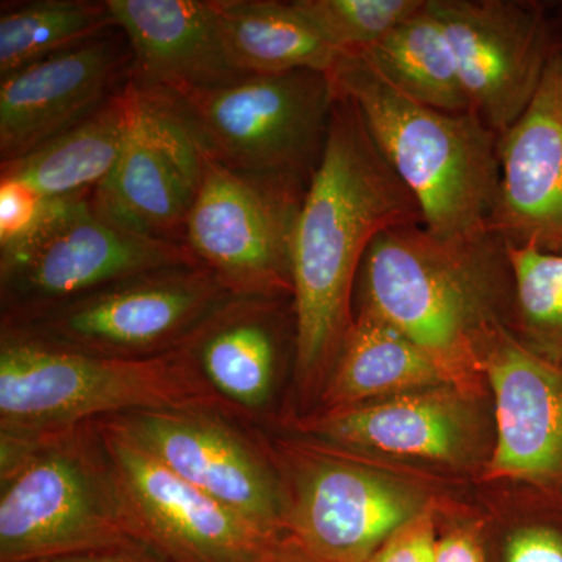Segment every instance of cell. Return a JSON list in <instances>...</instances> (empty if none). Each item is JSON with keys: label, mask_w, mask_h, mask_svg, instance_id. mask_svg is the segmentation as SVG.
Masks as SVG:
<instances>
[{"label": "cell", "mask_w": 562, "mask_h": 562, "mask_svg": "<svg viewBox=\"0 0 562 562\" xmlns=\"http://www.w3.org/2000/svg\"><path fill=\"white\" fill-rule=\"evenodd\" d=\"M324 157L292 238L294 375L308 394L333 371L353 327L361 262L380 233L424 225L419 203L376 147L360 110L335 92Z\"/></svg>", "instance_id": "cell-1"}, {"label": "cell", "mask_w": 562, "mask_h": 562, "mask_svg": "<svg viewBox=\"0 0 562 562\" xmlns=\"http://www.w3.org/2000/svg\"><path fill=\"white\" fill-rule=\"evenodd\" d=\"M513 295L506 243L497 233L446 239L424 225L380 233L358 272L353 314L384 322L409 339L452 386L471 390L483 371L484 339L503 324Z\"/></svg>", "instance_id": "cell-2"}, {"label": "cell", "mask_w": 562, "mask_h": 562, "mask_svg": "<svg viewBox=\"0 0 562 562\" xmlns=\"http://www.w3.org/2000/svg\"><path fill=\"white\" fill-rule=\"evenodd\" d=\"M333 88L360 110L376 147L413 192L439 238L490 231L497 201L498 135L473 111L449 113L402 94L361 55H346Z\"/></svg>", "instance_id": "cell-3"}, {"label": "cell", "mask_w": 562, "mask_h": 562, "mask_svg": "<svg viewBox=\"0 0 562 562\" xmlns=\"http://www.w3.org/2000/svg\"><path fill=\"white\" fill-rule=\"evenodd\" d=\"M0 331V435H50L136 412L205 408L247 419L214 392L184 347L132 360Z\"/></svg>", "instance_id": "cell-4"}, {"label": "cell", "mask_w": 562, "mask_h": 562, "mask_svg": "<svg viewBox=\"0 0 562 562\" xmlns=\"http://www.w3.org/2000/svg\"><path fill=\"white\" fill-rule=\"evenodd\" d=\"M139 92L222 168L302 195L324 157L336 101L331 77L314 70Z\"/></svg>", "instance_id": "cell-5"}, {"label": "cell", "mask_w": 562, "mask_h": 562, "mask_svg": "<svg viewBox=\"0 0 562 562\" xmlns=\"http://www.w3.org/2000/svg\"><path fill=\"white\" fill-rule=\"evenodd\" d=\"M136 542L94 424L0 435V562H38Z\"/></svg>", "instance_id": "cell-6"}, {"label": "cell", "mask_w": 562, "mask_h": 562, "mask_svg": "<svg viewBox=\"0 0 562 562\" xmlns=\"http://www.w3.org/2000/svg\"><path fill=\"white\" fill-rule=\"evenodd\" d=\"M177 266L202 265L184 244L149 238L111 221L92 205L91 192L50 201L31 235L0 250L2 325Z\"/></svg>", "instance_id": "cell-7"}, {"label": "cell", "mask_w": 562, "mask_h": 562, "mask_svg": "<svg viewBox=\"0 0 562 562\" xmlns=\"http://www.w3.org/2000/svg\"><path fill=\"white\" fill-rule=\"evenodd\" d=\"M231 297L205 266H177L116 281L0 330L95 357L154 358L180 350Z\"/></svg>", "instance_id": "cell-8"}, {"label": "cell", "mask_w": 562, "mask_h": 562, "mask_svg": "<svg viewBox=\"0 0 562 562\" xmlns=\"http://www.w3.org/2000/svg\"><path fill=\"white\" fill-rule=\"evenodd\" d=\"M269 453L286 471L283 532L319 562H368L425 512L419 491L364 465L292 443Z\"/></svg>", "instance_id": "cell-9"}, {"label": "cell", "mask_w": 562, "mask_h": 562, "mask_svg": "<svg viewBox=\"0 0 562 562\" xmlns=\"http://www.w3.org/2000/svg\"><path fill=\"white\" fill-rule=\"evenodd\" d=\"M92 424L133 536L158 560L255 562L277 538L184 482L110 417Z\"/></svg>", "instance_id": "cell-10"}, {"label": "cell", "mask_w": 562, "mask_h": 562, "mask_svg": "<svg viewBox=\"0 0 562 562\" xmlns=\"http://www.w3.org/2000/svg\"><path fill=\"white\" fill-rule=\"evenodd\" d=\"M202 162L184 246L236 297H292V238L306 194L246 179L205 155Z\"/></svg>", "instance_id": "cell-11"}, {"label": "cell", "mask_w": 562, "mask_h": 562, "mask_svg": "<svg viewBox=\"0 0 562 562\" xmlns=\"http://www.w3.org/2000/svg\"><path fill=\"white\" fill-rule=\"evenodd\" d=\"M184 482L271 536L283 532L284 492L271 453L221 409L111 416Z\"/></svg>", "instance_id": "cell-12"}, {"label": "cell", "mask_w": 562, "mask_h": 562, "mask_svg": "<svg viewBox=\"0 0 562 562\" xmlns=\"http://www.w3.org/2000/svg\"><path fill=\"white\" fill-rule=\"evenodd\" d=\"M452 47L473 113L497 135L530 105L558 41L542 7L428 0Z\"/></svg>", "instance_id": "cell-13"}, {"label": "cell", "mask_w": 562, "mask_h": 562, "mask_svg": "<svg viewBox=\"0 0 562 562\" xmlns=\"http://www.w3.org/2000/svg\"><path fill=\"white\" fill-rule=\"evenodd\" d=\"M133 55L120 29L0 79V162L24 157L87 120L131 81Z\"/></svg>", "instance_id": "cell-14"}, {"label": "cell", "mask_w": 562, "mask_h": 562, "mask_svg": "<svg viewBox=\"0 0 562 562\" xmlns=\"http://www.w3.org/2000/svg\"><path fill=\"white\" fill-rule=\"evenodd\" d=\"M202 173L198 147L136 88L124 150L109 177L91 191L92 205L128 231L184 244Z\"/></svg>", "instance_id": "cell-15"}, {"label": "cell", "mask_w": 562, "mask_h": 562, "mask_svg": "<svg viewBox=\"0 0 562 562\" xmlns=\"http://www.w3.org/2000/svg\"><path fill=\"white\" fill-rule=\"evenodd\" d=\"M482 362L497 414L491 479L562 495V368L524 346L506 325L484 339Z\"/></svg>", "instance_id": "cell-16"}, {"label": "cell", "mask_w": 562, "mask_h": 562, "mask_svg": "<svg viewBox=\"0 0 562 562\" xmlns=\"http://www.w3.org/2000/svg\"><path fill=\"white\" fill-rule=\"evenodd\" d=\"M490 231L513 246L562 254V44L527 110L498 135Z\"/></svg>", "instance_id": "cell-17"}, {"label": "cell", "mask_w": 562, "mask_h": 562, "mask_svg": "<svg viewBox=\"0 0 562 562\" xmlns=\"http://www.w3.org/2000/svg\"><path fill=\"white\" fill-rule=\"evenodd\" d=\"M133 55L140 91L210 88L243 77L233 68L211 0H106Z\"/></svg>", "instance_id": "cell-18"}, {"label": "cell", "mask_w": 562, "mask_h": 562, "mask_svg": "<svg viewBox=\"0 0 562 562\" xmlns=\"http://www.w3.org/2000/svg\"><path fill=\"white\" fill-rule=\"evenodd\" d=\"M301 428L335 449L419 460L464 461L473 446L471 414L442 387L322 412Z\"/></svg>", "instance_id": "cell-19"}, {"label": "cell", "mask_w": 562, "mask_h": 562, "mask_svg": "<svg viewBox=\"0 0 562 562\" xmlns=\"http://www.w3.org/2000/svg\"><path fill=\"white\" fill-rule=\"evenodd\" d=\"M292 297L232 295L184 344L214 392L244 416L271 401L288 327H295Z\"/></svg>", "instance_id": "cell-20"}, {"label": "cell", "mask_w": 562, "mask_h": 562, "mask_svg": "<svg viewBox=\"0 0 562 562\" xmlns=\"http://www.w3.org/2000/svg\"><path fill=\"white\" fill-rule=\"evenodd\" d=\"M136 88L127 87L90 117L41 144L24 157L0 162V179L20 180L47 201L88 194L113 171L135 110Z\"/></svg>", "instance_id": "cell-21"}, {"label": "cell", "mask_w": 562, "mask_h": 562, "mask_svg": "<svg viewBox=\"0 0 562 562\" xmlns=\"http://www.w3.org/2000/svg\"><path fill=\"white\" fill-rule=\"evenodd\" d=\"M233 68L243 76L314 70L331 76L344 55L280 0H211Z\"/></svg>", "instance_id": "cell-22"}, {"label": "cell", "mask_w": 562, "mask_h": 562, "mask_svg": "<svg viewBox=\"0 0 562 562\" xmlns=\"http://www.w3.org/2000/svg\"><path fill=\"white\" fill-rule=\"evenodd\" d=\"M450 384L441 369L397 330L358 314L321 394L324 412Z\"/></svg>", "instance_id": "cell-23"}, {"label": "cell", "mask_w": 562, "mask_h": 562, "mask_svg": "<svg viewBox=\"0 0 562 562\" xmlns=\"http://www.w3.org/2000/svg\"><path fill=\"white\" fill-rule=\"evenodd\" d=\"M361 57L413 101L449 113L472 110L452 47L428 0Z\"/></svg>", "instance_id": "cell-24"}, {"label": "cell", "mask_w": 562, "mask_h": 562, "mask_svg": "<svg viewBox=\"0 0 562 562\" xmlns=\"http://www.w3.org/2000/svg\"><path fill=\"white\" fill-rule=\"evenodd\" d=\"M106 0L3 3L0 79L114 29Z\"/></svg>", "instance_id": "cell-25"}, {"label": "cell", "mask_w": 562, "mask_h": 562, "mask_svg": "<svg viewBox=\"0 0 562 562\" xmlns=\"http://www.w3.org/2000/svg\"><path fill=\"white\" fill-rule=\"evenodd\" d=\"M517 339L562 368V254L506 243Z\"/></svg>", "instance_id": "cell-26"}, {"label": "cell", "mask_w": 562, "mask_h": 562, "mask_svg": "<svg viewBox=\"0 0 562 562\" xmlns=\"http://www.w3.org/2000/svg\"><path fill=\"white\" fill-rule=\"evenodd\" d=\"M336 50L361 55L372 49L427 0H292Z\"/></svg>", "instance_id": "cell-27"}, {"label": "cell", "mask_w": 562, "mask_h": 562, "mask_svg": "<svg viewBox=\"0 0 562 562\" xmlns=\"http://www.w3.org/2000/svg\"><path fill=\"white\" fill-rule=\"evenodd\" d=\"M486 554L487 562H562V495L554 512L516 525Z\"/></svg>", "instance_id": "cell-28"}, {"label": "cell", "mask_w": 562, "mask_h": 562, "mask_svg": "<svg viewBox=\"0 0 562 562\" xmlns=\"http://www.w3.org/2000/svg\"><path fill=\"white\" fill-rule=\"evenodd\" d=\"M50 201L20 180L0 179V250L35 231Z\"/></svg>", "instance_id": "cell-29"}, {"label": "cell", "mask_w": 562, "mask_h": 562, "mask_svg": "<svg viewBox=\"0 0 562 562\" xmlns=\"http://www.w3.org/2000/svg\"><path fill=\"white\" fill-rule=\"evenodd\" d=\"M435 519L425 509L394 532L368 562H435Z\"/></svg>", "instance_id": "cell-30"}, {"label": "cell", "mask_w": 562, "mask_h": 562, "mask_svg": "<svg viewBox=\"0 0 562 562\" xmlns=\"http://www.w3.org/2000/svg\"><path fill=\"white\" fill-rule=\"evenodd\" d=\"M435 562H487L486 547L472 528H452L436 541Z\"/></svg>", "instance_id": "cell-31"}, {"label": "cell", "mask_w": 562, "mask_h": 562, "mask_svg": "<svg viewBox=\"0 0 562 562\" xmlns=\"http://www.w3.org/2000/svg\"><path fill=\"white\" fill-rule=\"evenodd\" d=\"M38 562H162L144 547H121V549L98 550L54 558Z\"/></svg>", "instance_id": "cell-32"}, {"label": "cell", "mask_w": 562, "mask_h": 562, "mask_svg": "<svg viewBox=\"0 0 562 562\" xmlns=\"http://www.w3.org/2000/svg\"><path fill=\"white\" fill-rule=\"evenodd\" d=\"M255 562H319L314 560L312 554L306 552L305 549L295 541L292 536L283 535L277 536L273 541L266 546L260 557Z\"/></svg>", "instance_id": "cell-33"}]
</instances>
